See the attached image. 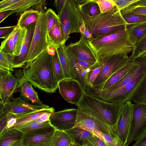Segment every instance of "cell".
<instances>
[{
    "mask_svg": "<svg viewBox=\"0 0 146 146\" xmlns=\"http://www.w3.org/2000/svg\"><path fill=\"white\" fill-rule=\"evenodd\" d=\"M131 101L135 104L146 105V77L134 94Z\"/></svg>",
    "mask_w": 146,
    "mask_h": 146,
    "instance_id": "cell-34",
    "label": "cell"
},
{
    "mask_svg": "<svg viewBox=\"0 0 146 146\" xmlns=\"http://www.w3.org/2000/svg\"><path fill=\"white\" fill-rule=\"evenodd\" d=\"M65 46L64 44L56 48L55 50L58 54L65 78L76 79L66 54Z\"/></svg>",
    "mask_w": 146,
    "mask_h": 146,
    "instance_id": "cell-27",
    "label": "cell"
},
{
    "mask_svg": "<svg viewBox=\"0 0 146 146\" xmlns=\"http://www.w3.org/2000/svg\"><path fill=\"white\" fill-rule=\"evenodd\" d=\"M98 5L100 13H106L111 11L115 7L113 0H94Z\"/></svg>",
    "mask_w": 146,
    "mask_h": 146,
    "instance_id": "cell-43",
    "label": "cell"
},
{
    "mask_svg": "<svg viewBox=\"0 0 146 146\" xmlns=\"http://www.w3.org/2000/svg\"><path fill=\"white\" fill-rule=\"evenodd\" d=\"M146 51V34L138 41L134 46V49L129 57L132 59H135L140 57Z\"/></svg>",
    "mask_w": 146,
    "mask_h": 146,
    "instance_id": "cell-38",
    "label": "cell"
},
{
    "mask_svg": "<svg viewBox=\"0 0 146 146\" xmlns=\"http://www.w3.org/2000/svg\"><path fill=\"white\" fill-rule=\"evenodd\" d=\"M47 39L50 47L54 49L65 44L66 41L60 21L48 31Z\"/></svg>",
    "mask_w": 146,
    "mask_h": 146,
    "instance_id": "cell-21",
    "label": "cell"
},
{
    "mask_svg": "<svg viewBox=\"0 0 146 146\" xmlns=\"http://www.w3.org/2000/svg\"><path fill=\"white\" fill-rule=\"evenodd\" d=\"M32 85L29 81L20 84L18 91L20 93V97L26 102L30 101L33 104L43 105L44 104L40 100L37 92L33 89Z\"/></svg>",
    "mask_w": 146,
    "mask_h": 146,
    "instance_id": "cell-23",
    "label": "cell"
},
{
    "mask_svg": "<svg viewBox=\"0 0 146 146\" xmlns=\"http://www.w3.org/2000/svg\"><path fill=\"white\" fill-rule=\"evenodd\" d=\"M40 11L33 9L25 11L20 15L17 26L19 28H26L30 24L36 23Z\"/></svg>",
    "mask_w": 146,
    "mask_h": 146,
    "instance_id": "cell-28",
    "label": "cell"
},
{
    "mask_svg": "<svg viewBox=\"0 0 146 146\" xmlns=\"http://www.w3.org/2000/svg\"><path fill=\"white\" fill-rule=\"evenodd\" d=\"M10 146H23V145H22L21 141H19L16 142Z\"/></svg>",
    "mask_w": 146,
    "mask_h": 146,
    "instance_id": "cell-53",
    "label": "cell"
},
{
    "mask_svg": "<svg viewBox=\"0 0 146 146\" xmlns=\"http://www.w3.org/2000/svg\"><path fill=\"white\" fill-rule=\"evenodd\" d=\"M104 67L103 64L97 61L90 68L87 78L86 86L91 87Z\"/></svg>",
    "mask_w": 146,
    "mask_h": 146,
    "instance_id": "cell-36",
    "label": "cell"
},
{
    "mask_svg": "<svg viewBox=\"0 0 146 146\" xmlns=\"http://www.w3.org/2000/svg\"><path fill=\"white\" fill-rule=\"evenodd\" d=\"M146 131V105L134 104L132 125L126 146H129Z\"/></svg>",
    "mask_w": 146,
    "mask_h": 146,
    "instance_id": "cell-12",
    "label": "cell"
},
{
    "mask_svg": "<svg viewBox=\"0 0 146 146\" xmlns=\"http://www.w3.org/2000/svg\"><path fill=\"white\" fill-rule=\"evenodd\" d=\"M134 105L131 100L123 103L116 125V135L126 146L132 125Z\"/></svg>",
    "mask_w": 146,
    "mask_h": 146,
    "instance_id": "cell-11",
    "label": "cell"
},
{
    "mask_svg": "<svg viewBox=\"0 0 146 146\" xmlns=\"http://www.w3.org/2000/svg\"><path fill=\"white\" fill-rule=\"evenodd\" d=\"M146 56V51L144 52L140 56L143 57Z\"/></svg>",
    "mask_w": 146,
    "mask_h": 146,
    "instance_id": "cell-55",
    "label": "cell"
},
{
    "mask_svg": "<svg viewBox=\"0 0 146 146\" xmlns=\"http://www.w3.org/2000/svg\"><path fill=\"white\" fill-rule=\"evenodd\" d=\"M0 115L7 113L15 115L24 114L50 107L46 104L38 105L31 104L25 101L21 97L12 98L8 102L3 104L0 102Z\"/></svg>",
    "mask_w": 146,
    "mask_h": 146,
    "instance_id": "cell-13",
    "label": "cell"
},
{
    "mask_svg": "<svg viewBox=\"0 0 146 146\" xmlns=\"http://www.w3.org/2000/svg\"><path fill=\"white\" fill-rule=\"evenodd\" d=\"M65 131L70 136L74 141L81 145L93 134L88 131L78 127H73Z\"/></svg>",
    "mask_w": 146,
    "mask_h": 146,
    "instance_id": "cell-31",
    "label": "cell"
},
{
    "mask_svg": "<svg viewBox=\"0 0 146 146\" xmlns=\"http://www.w3.org/2000/svg\"><path fill=\"white\" fill-rule=\"evenodd\" d=\"M14 56L13 54H7L0 51V69L11 72L13 71L11 63Z\"/></svg>",
    "mask_w": 146,
    "mask_h": 146,
    "instance_id": "cell-39",
    "label": "cell"
},
{
    "mask_svg": "<svg viewBox=\"0 0 146 146\" xmlns=\"http://www.w3.org/2000/svg\"><path fill=\"white\" fill-rule=\"evenodd\" d=\"M131 146H146V131Z\"/></svg>",
    "mask_w": 146,
    "mask_h": 146,
    "instance_id": "cell-49",
    "label": "cell"
},
{
    "mask_svg": "<svg viewBox=\"0 0 146 146\" xmlns=\"http://www.w3.org/2000/svg\"><path fill=\"white\" fill-rule=\"evenodd\" d=\"M23 134L17 128H6L0 134V146H10L21 141Z\"/></svg>",
    "mask_w": 146,
    "mask_h": 146,
    "instance_id": "cell-25",
    "label": "cell"
},
{
    "mask_svg": "<svg viewBox=\"0 0 146 146\" xmlns=\"http://www.w3.org/2000/svg\"><path fill=\"white\" fill-rule=\"evenodd\" d=\"M17 29L18 27L17 25L13 31L10 34L8 38L1 42L0 47V51L7 54H13V38Z\"/></svg>",
    "mask_w": 146,
    "mask_h": 146,
    "instance_id": "cell-37",
    "label": "cell"
},
{
    "mask_svg": "<svg viewBox=\"0 0 146 146\" xmlns=\"http://www.w3.org/2000/svg\"><path fill=\"white\" fill-rule=\"evenodd\" d=\"M120 11L123 17L134 15L146 16V0H139L132 5Z\"/></svg>",
    "mask_w": 146,
    "mask_h": 146,
    "instance_id": "cell-30",
    "label": "cell"
},
{
    "mask_svg": "<svg viewBox=\"0 0 146 146\" xmlns=\"http://www.w3.org/2000/svg\"><path fill=\"white\" fill-rule=\"evenodd\" d=\"M46 20L48 31L56 24L60 21L59 17L55 12L52 9H48L44 13Z\"/></svg>",
    "mask_w": 146,
    "mask_h": 146,
    "instance_id": "cell-42",
    "label": "cell"
},
{
    "mask_svg": "<svg viewBox=\"0 0 146 146\" xmlns=\"http://www.w3.org/2000/svg\"><path fill=\"white\" fill-rule=\"evenodd\" d=\"M127 30L130 42L135 45L146 34V23L129 25Z\"/></svg>",
    "mask_w": 146,
    "mask_h": 146,
    "instance_id": "cell-26",
    "label": "cell"
},
{
    "mask_svg": "<svg viewBox=\"0 0 146 146\" xmlns=\"http://www.w3.org/2000/svg\"><path fill=\"white\" fill-rule=\"evenodd\" d=\"M93 134L102 139L109 146H126L118 138L111 137L101 131L96 132Z\"/></svg>",
    "mask_w": 146,
    "mask_h": 146,
    "instance_id": "cell-41",
    "label": "cell"
},
{
    "mask_svg": "<svg viewBox=\"0 0 146 146\" xmlns=\"http://www.w3.org/2000/svg\"><path fill=\"white\" fill-rule=\"evenodd\" d=\"M13 13L11 10H7L0 12V23Z\"/></svg>",
    "mask_w": 146,
    "mask_h": 146,
    "instance_id": "cell-52",
    "label": "cell"
},
{
    "mask_svg": "<svg viewBox=\"0 0 146 146\" xmlns=\"http://www.w3.org/2000/svg\"><path fill=\"white\" fill-rule=\"evenodd\" d=\"M69 146H83L82 145L79 144L76 142L74 141Z\"/></svg>",
    "mask_w": 146,
    "mask_h": 146,
    "instance_id": "cell-54",
    "label": "cell"
},
{
    "mask_svg": "<svg viewBox=\"0 0 146 146\" xmlns=\"http://www.w3.org/2000/svg\"><path fill=\"white\" fill-rule=\"evenodd\" d=\"M50 125L51 124L49 120L43 122L39 117L25 123L17 128L24 133Z\"/></svg>",
    "mask_w": 146,
    "mask_h": 146,
    "instance_id": "cell-35",
    "label": "cell"
},
{
    "mask_svg": "<svg viewBox=\"0 0 146 146\" xmlns=\"http://www.w3.org/2000/svg\"><path fill=\"white\" fill-rule=\"evenodd\" d=\"M87 40L98 62L114 55H127L134 49L128 39L127 28L109 35Z\"/></svg>",
    "mask_w": 146,
    "mask_h": 146,
    "instance_id": "cell-3",
    "label": "cell"
},
{
    "mask_svg": "<svg viewBox=\"0 0 146 146\" xmlns=\"http://www.w3.org/2000/svg\"><path fill=\"white\" fill-rule=\"evenodd\" d=\"M43 0H3L0 2V12L11 10L13 13L21 15L31 7L44 2Z\"/></svg>",
    "mask_w": 146,
    "mask_h": 146,
    "instance_id": "cell-19",
    "label": "cell"
},
{
    "mask_svg": "<svg viewBox=\"0 0 146 146\" xmlns=\"http://www.w3.org/2000/svg\"><path fill=\"white\" fill-rule=\"evenodd\" d=\"M135 60L130 58L125 65L114 73L104 83L95 89L100 90H105L116 84L127 74L133 66Z\"/></svg>",
    "mask_w": 146,
    "mask_h": 146,
    "instance_id": "cell-22",
    "label": "cell"
},
{
    "mask_svg": "<svg viewBox=\"0 0 146 146\" xmlns=\"http://www.w3.org/2000/svg\"><path fill=\"white\" fill-rule=\"evenodd\" d=\"M44 13V9L40 11L25 64L34 60L50 47L47 39V26Z\"/></svg>",
    "mask_w": 146,
    "mask_h": 146,
    "instance_id": "cell-6",
    "label": "cell"
},
{
    "mask_svg": "<svg viewBox=\"0 0 146 146\" xmlns=\"http://www.w3.org/2000/svg\"><path fill=\"white\" fill-rule=\"evenodd\" d=\"M77 7L85 27L84 33L82 35L88 40L125 29L129 25L116 6L110 12L100 13L93 17L86 14L78 8L77 5Z\"/></svg>",
    "mask_w": 146,
    "mask_h": 146,
    "instance_id": "cell-2",
    "label": "cell"
},
{
    "mask_svg": "<svg viewBox=\"0 0 146 146\" xmlns=\"http://www.w3.org/2000/svg\"><path fill=\"white\" fill-rule=\"evenodd\" d=\"M78 113V109L67 108L54 112L50 115V124L56 129L65 131L75 127Z\"/></svg>",
    "mask_w": 146,
    "mask_h": 146,
    "instance_id": "cell-15",
    "label": "cell"
},
{
    "mask_svg": "<svg viewBox=\"0 0 146 146\" xmlns=\"http://www.w3.org/2000/svg\"><path fill=\"white\" fill-rule=\"evenodd\" d=\"M78 109L76 124L74 127L86 130L93 134L96 132L101 131L118 138L116 134V127L108 125L80 108Z\"/></svg>",
    "mask_w": 146,
    "mask_h": 146,
    "instance_id": "cell-8",
    "label": "cell"
},
{
    "mask_svg": "<svg viewBox=\"0 0 146 146\" xmlns=\"http://www.w3.org/2000/svg\"><path fill=\"white\" fill-rule=\"evenodd\" d=\"M74 141L65 131L56 129L53 137L52 146H69Z\"/></svg>",
    "mask_w": 146,
    "mask_h": 146,
    "instance_id": "cell-32",
    "label": "cell"
},
{
    "mask_svg": "<svg viewBox=\"0 0 146 146\" xmlns=\"http://www.w3.org/2000/svg\"><path fill=\"white\" fill-rule=\"evenodd\" d=\"M75 1L78 8L88 16L93 17L100 13L99 7L94 0Z\"/></svg>",
    "mask_w": 146,
    "mask_h": 146,
    "instance_id": "cell-29",
    "label": "cell"
},
{
    "mask_svg": "<svg viewBox=\"0 0 146 146\" xmlns=\"http://www.w3.org/2000/svg\"><path fill=\"white\" fill-rule=\"evenodd\" d=\"M54 108L52 107L24 114L15 115L16 122L11 129L17 128L25 123L39 118L44 113H53L54 112Z\"/></svg>",
    "mask_w": 146,
    "mask_h": 146,
    "instance_id": "cell-24",
    "label": "cell"
},
{
    "mask_svg": "<svg viewBox=\"0 0 146 146\" xmlns=\"http://www.w3.org/2000/svg\"><path fill=\"white\" fill-rule=\"evenodd\" d=\"M19 86V80L11 71L0 69V102L3 104L10 100Z\"/></svg>",
    "mask_w": 146,
    "mask_h": 146,
    "instance_id": "cell-16",
    "label": "cell"
},
{
    "mask_svg": "<svg viewBox=\"0 0 146 146\" xmlns=\"http://www.w3.org/2000/svg\"><path fill=\"white\" fill-rule=\"evenodd\" d=\"M27 29L25 28L18 27L17 31L13 38V54L18 56L20 54V50L24 42Z\"/></svg>",
    "mask_w": 146,
    "mask_h": 146,
    "instance_id": "cell-33",
    "label": "cell"
},
{
    "mask_svg": "<svg viewBox=\"0 0 146 146\" xmlns=\"http://www.w3.org/2000/svg\"><path fill=\"white\" fill-rule=\"evenodd\" d=\"M48 49L26 63L23 72L20 71L21 74L17 76L20 85L29 81L35 87L46 92H55L58 88V82L53 70V54L49 52Z\"/></svg>",
    "mask_w": 146,
    "mask_h": 146,
    "instance_id": "cell-1",
    "label": "cell"
},
{
    "mask_svg": "<svg viewBox=\"0 0 146 146\" xmlns=\"http://www.w3.org/2000/svg\"><path fill=\"white\" fill-rule=\"evenodd\" d=\"M66 0H55L54 1V5L55 7L58 15L62 11Z\"/></svg>",
    "mask_w": 146,
    "mask_h": 146,
    "instance_id": "cell-50",
    "label": "cell"
},
{
    "mask_svg": "<svg viewBox=\"0 0 146 146\" xmlns=\"http://www.w3.org/2000/svg\"><path fill=\"white\" fill-rule=\"evenodd\" d=\"M129 25L146 23V16L134 15L123 17Z\"/></svg>",
    "mask_w": 146,
    "mask_h": 146,
    "instance_id": "cell-45",
    "label": "cell"
},
{
    "mask_svg": "<svg viewBox=\"0 0 146 146\" xmlns=\"http://www.w3.org/2000/svg\"><path fill=\"white\" fill-rule=\"evenodd\" d=\"M36 23L31 24L26 28L27 31L24 42L21 47L19 55L18 56H15L14 57L11 63L12 68H20L25 65V61L31 45Z\"/></svg>",
    "mask_w": 146,
    "mask_h": 146,
    "instance_id": "cell-20",
    "label": "cell"
},
{
    "mask_svg": "<svg viewBox=\"0 0 146 146\" xmlns=\"http://www.w3.org/2000/svg\"><path fill=\"white\" fill-rule=\"evenodd\" d=\"M11 114L7 113L0 115V134L6 128L7 122Z\"/></svg>",
    "mask_w": 146,
    "mask_h": 146,
    "instance_id": "cell-48",
    "label": "cell"
},
{
    "mask_svg": "<svg viewBox=\"0 0 146 146\" xmlns=\"http://www.w3.org/2000/svg\"><path fill=\"white\" fill-rule=\"evenodd\" d=\"M56 129L51 125L23 133L21 141L23 146H52Z\"/></svg>",
    "mask_w": 146,
    "mask_h": 146,
    "instance_id": "cell-9",
    "label": "cell"
},
{
    "mask_svg": "<svg viewBox=\"0 0 146 146\" xmlns=\"http://www.w3.org/2000/svg\"><path fill=\"white\" fill-rule=\"evenodd\" d=\"M146 77V60L138 74L124 86L109 92H104L91 87L87 88L88 94L111 103H124L131 100L134 93Z\"/></svg>",
    "mask_w": 146,
    "mask_h": 146,
    "instance_id": "cell-5",
    "label": "cell"
},
{
    "mask_svg": "<svg viewBox=\"0 0 146 146\" xmlns=\"http://www.w3.org/2000/svg\"><path fill=\"white\" fill-rule=\"evenodd\" d=\"M116 6L120 11L137 2L139 0H113Z\"/></svg>",
    "mask_w": 146,
    "mask_h": 146,
    "instance_id": "cell-46",
    "label": "cell"
},
{
    "mask_svg": "<svg viewBox=\"0 0 146 146\" xmlns=\"http://www.w3.org/2000/svg\"><path fill=\"white\" fill-rule=\"evenodd\" d=\"M60 93L68 102L76 105L81 99L84 92L80 82L76 79L65 78L58 82Z\"/></svg>",
    "mask_w": 146,
    "mask_h": 146,
    "instance_id": "cell-14",
    "label": "cell"
},
{
    "mask_svg": "<svg viewBox=\"0 0 146 146\" xmlns=\"http://www.w3.org/2000/svg\"><path fill=\"white\" fill-rule=\"evenodd\" d=\"M65 49L68 60L76 79L80 82L84 92H85L87 74L91 67L96 62H87L78 59L66 49L65 47Z\"/></svg>",
    "mask_w": 146,
    "mask_h": 146,
    "instance_id": "cell-17",
    "label": "cell"
},
{
    "mask_svg": "<svg viewBox=\"0 0 146 146\" xmlns=\"http://www.w3.org/2000/svg\"><path fill=\"white\" fill-rule=\"evenodd\" d=\"M130 59L128 55H115L99 62L103 64L104 67L91 88H96L114 73L125 65Z\"/></svg>",
    "mask_w": 146,
    "mask_h": 146,
    "instance_id": "cell-10",
    "label": "cell"
},
{
    "mask_svg": "<svg viewBox=\"0 0 146 146\" xmlns=\"http://www.w3.org/2000/svg\"><path fill=\"white\" fill-rule=\"evenodd\" d=\"M123 103H108L84 92L76 105L107 125L116 127Z\"/></svg>",
    "mask_w": 146,
    "mask_h": 146,
    "instance_id": "cell-4",
    "label": "cell"
},
{
    "mask_svg": "<svg viewBox=\"0 0 146 146\" xmlns=\"http://www.w3.org/2000/svg\"><path fill=\"white\" fill-rule=\"evenodd\" d=\"M82 145L83 146H109L102 139L93 134L84 140Z\"/></svg>",
    "mask_w": 146,
    "mask_h": 146,
    "instance_id": "cell-44",
    "label": "cell"
},
{
    "mask_svg": "<svg viewBox=\"0 0 146 146\" xmlns=\"http://www.w3.org/2000/svg\"><path fill=\"white\" fill-rule=\"evenodd\" d=\"M65 48L78 59L91 62L98 61L94 52L88 44L87 39L82 35L81 34L79 41L70 43L66 46Z\"/></svg>",
    "mask_w": 146,
    "mask_h": 146,
    "instance_id": "cell-18",
    "label": "cell"
},
{
    "mask_svg": "<svg viewBox=\"0 0 146 146\" xmlns=\"http://www.w3.org/2000/svg\"><path fill=\"white\" fill-rule=\"evenodd\" d=\"M66 41L71 33H80L84 25L74 0H66L60 13L58 15Z\"/></svg>",
    "mask_w": 146,
    "mask_h": 146,
    "instance_id": "cell-7",
    "label": "cell"
},
{
    "mask_svg": "<svg viewBox=\"0 0 146 146\" xmlns=\"http://www.w3.org/2000/svg\"><path fill=\"white\" fill-rule=\"evenodd\" d=\"M52 58L53 70L56 79L58 82L65 78L58 54L55 50Z\"/></svg>",
    "mask_w": 146,
    "mask_h": 146,
    "instance_id": "cell-40",
    "label": "cell"
},
{
    "mask_svg": "<svg viewBox=\"0 0 146 146\" xmlns=\"http://www.w3.org/2000/svg\"><path fill=\"white\" fill-rule=\"evenodd\" d=\"M17 25L0 28V38L5 40L13 31Z\"/></svg>",
    "mask_w": 146,
    "mask_h": 146,
    "instance_id": "cell-47",
    "label": "cell"
},
{
    "mask_svg": "<svg viewBox=\"0 0 146 146\" xmlns=\"http://www.w3.org/2000/svg\"><path fill=\"white\" fill-rule=\"evenodd\" d=\"M16 122L15 115L11 113L7 121L6 128L11 129L15 125Z\"/></svg>",
    "mask_w": 146,
    "mask_h": 146,
    "instance_id": "cell-51",
    "label": "cell"
}]
</instances>
